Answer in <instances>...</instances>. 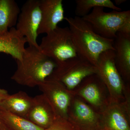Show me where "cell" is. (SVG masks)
<instances>
[{"mask_svg":"<svg viewBox=\"0 0 130 130\" xmlns=\"http://www.w3.org/2000/svg\"><path fill=\"white\" fill-rule=\"evenodd\" d=\"M17 69L11 79L24 86L35 87L43 83L57 64L36 47L25 48L21 61H16Z\"/></svg>","mask_w":130,"mask_h":130,"instance_id":"7a4b0ae2","label":"cell"},{"mask_svg":"<svg viewBox=\"0 0 130 130\" xmlns=\"http://www.w3.org/2000/svg\"><path fill=\"white\" fill-rule=\"evenodd\" d=\"M67 120L75 130H100L101 113L82 100L74 98L69 108Z\"/></svg>","mask_w":130,"mask_h":130,"instance_id":"30bf717a","label":"cell"},{"mask_svg":"<svg viewBox=\"0 0 130 130\" xmlns=\"http://www.w3.org/2000/svg\"><path fill=\"white\" fill-rule=\"evenodd\" d=\"M69 24L72 38L78 55L95 66L101 54L114 50V40L104 38L94 31L82 18H65Z\"/></svg>","mask_w":130,"mask_h":130,"instance_id":"6da1fadb","label":"cell"},{"mask_svg":"<svg viewBox=\"0 0 130 130\" xmlns=\"http://www.w3.org/2000/svg\"><path fill=\"white\" fill-rule=\"evenodd\" d=\"M96 74L106 87L111 102L123 101L125 99V86L116 67L114 50H107L101 54L95 66Z\"/></svg>","mask_w":130,"mask_h":130,"instance_id":"8992f818","label":"cell"},{"mask_svg":"<svg viewBox=\"0 0 130 130\" xmlns=\"http://www.w3.org/2000/svg\"><path fill=\"white\" fill-rule=\"evenodd\" d=\"M33 102V97L24 91H20L9 94L0 103V107L16 116L26 119Z\"/></svg>","mask_w":130,"mask_h":130,"instance_id":"2e32d148","label":"cell"},{"mask_svg":"<svg viewBox=\"0 0 130 130\" xmlns=\"http://www.w3.org/2000/svg\"><path fill=\"white\" fill-rule=\"evenodd\" d=\"M40 51L57 64L78 56L69 27L58 26L42 38Z\"/></svg>","mask_w":130,"mask_h":130,"instance_id":"277c9868","label":"cell"},{"mask_svg":"<svg viewBox=\"0 0 130 130\" xmlns=\"http://www.w3.org/2000/svg\"><path fill=\"white\" fill-rule=\"evenodd\" d=\"M41 14L40 0H28L20 9L16 29L25 38L29 46L40 49L37 42Z\"/></svg>","mask_w":130,"mask_h":130,"instance_id":"52a82bcc","label":"cell"},{"mask_svg":"<svg viewBox=\"0 0 130 130\" xmlns=\"http://www.w3.org/2000/svg\"><path fill=\"white\" fill-rule=\"evenodd\" d=\"M115 61L122 78H130V35L118 32L114 40Z\"/></svg>","mask_w":130,"mask_h":130,"instance_id":"5bb4252c","label":"cell"},{"mask_svg":"<svg viewBox=\"0 0 130 130\" xmlns=\"http://www.w3.org/2000/svg\"><path fill=\"white\" fill-rule=\"evenodd\" d=\"M75 3V14L76 16L80 18L86 16L95 7L107 8L115 11H121L120 8L110 0H76Z\"/></svg>","mask_w":130,"mask_h":130,"instance_id":"d6986e66","label":"cell"},{"mask_svg":"<svg viewBox=\"0 0 130 130\" xmlns=\"http://www.w3.org/2000/svg\"><path fill=\"white\" fill-rule=\"evenodd\" d=\"M58 118L48 101L42 94L33 97V102L26 119L45 130Z\"/></svg>","mask_w":130,"mask_h":130,"instance_id":"7c38bea8","label":"cell"},{"mask_svg":"<svg viewBox=\"0 0 130 130\" xmlns=\"http://www.w3.org/2000/svg\"><path fill=\"white\" fill-rule=\"evenodd\" d=\"M81 84V89L77 92L75 91L76 95L81 96L101 112L108 102L105 100L100 89L103 83L100 77L96 74H93L84 79Z\"/></svg>","mask_w":130,"mask_h":130,"instance_id":"4fadbf2b","label":"cell"},{"mask_svg":"<svg viewBox=\"0 0 130 130\" xmlns=\"http://www.w3.org/2000/svg\"><path fill=\"white\" fill-rule=\"evenodd\" d=\"M44 130H75L67 120L58 118L53 124Z\"/></svg>","mask_w":130,"mask_h":130,"instance_id":"ffe728a7","label":"cell"},{"mask_svg":"<svg viewBox=\"0 0 130 130\" xmlns=\"http://www.w3.org/2000/svg\"><path fill=\"white\" fill-rule=\"evenodd\" d=\"M126 96L123 101H108L100 112V130H130V100Z\"/></svg>","mask_w":130,"mask_h":130,"instance_id":"9c48e42d","label":"cell"},{"mask_svg":"<svg viewBox=\"0 0 130 130\" xmlns=\"http://www.w3.org/2000/svg\"><path fill=\"white\" fill-rule=\"evenodd\" d=\"M9 94L7 90L0 88V103L8 96Z\"/></svg>","mask_w":130,"mask_h":130,"instance_id":"44dd1931","label":"cell"},{"mask_svg":"<svg viewBox=\"0 0 130 130\" xmlns=\"http://www.w3.org/2000/svg\"><path fill=\"white\" fill-rule=\"evenodd\" d=\"M0 119L12 130H44L27 119L16 116L1 107Z\"/></svg>","mask_w":130,"mask_h":130,"instance_id":"ac0fdd59","label":"cell"},{"mask_svg":"<svg viewBox=\"0 0 130 130\" xmlns=\"http://www.w3.org/2000/svg\"><path fill=\"white\" fill-rule=\"evenodd\" d=\"M41 14L38 35L47 34L65 19L62 0H40Z\"/></svg>","mask_w":130,"mask_h":130,"instance_id":"8fae6325","label":"cell"},{"mask_svg":"<svg viewBox=\"0 0 130 130\" xmlns=\"http://www.w3.org/2000/svg\"><path fill=\"white\" fill-rule=\"evenodd\" d=\"M48 101L58 118L67 120L68 111L75 91L70 90L60 82L46 79L38 86Z\"/></svg>","mask_w":130,"mask_h":130,"instance_id":"ba28073f","label":"cell"},{"mask_svg":"<svg viewBox=\"0 0 130 130\" xmlns=\"http://www.w3.org/2000/svg\"><path fill=\"white\" fill-rule=\"evenodd\" d=\"M103 7L93 8L82 18L104 38L114 40L118 32L130 35V11L105 12Z\"/></svg>","mask_w":130,"mask_h":130,"instance_id":"3957f363","label":"cell"},{"mask_svg":"<svg viewBox=\"0 0 130 130\" xmlns=\"http://www.w3.org/2000/svg\"><path fill=\"white\" fill-rule=\"evenodd\" d=\"M20 11L14 0H0V35L16 25Z\"/></svg>","mask_w":130,"mask_h":130,"instance_id":"e0dca14e","label":"cell"},{"mask_svg":"<svg viewBox=\"0 0 130 130\" xmlns=\"http://www.w3.org/2000/svg\"><path fill=\"white\" fill-rule=\"evenodd\" d=\"M114 2L115 3V4L117 6L121 5L122 3L126 2V0H115Z\"/></svg>","mask_w":130,"mask_h":130,"instance_id":"603a6c76","label":"cell"},{"mask_svg":"<svg viewBox=\"0 0 130 130\" xmlns=\"http://www.w3.org/2000/svg\"><path fill=\"white\" fill-rule=\"evenodd\" d=\"M26 43L25 38L13 27L0 35V53L9 55L16 61H21Z\"/></svg>","mask_w":130,"mask_h":130,"instance_id":"9a60e30c","label":"cell"},{"mask_svg":"<svg viewBox=\"0 0 130 130\" xmlns=\"http://www.w3.org/2000/svg\"><path fill=\"white\" fill-rule=\"evenodd\" d=\"M96 73L95 66L78 56L57 64L46 79L59 81L68 89L73 90L87 77Z\"/></svg>","mask_w":130,"mask_h":130,"instance_id":"5b68a950","label":"cell"},{"mask_svg":"<svg viewBox=\"0 0 130 130\" xmlns=\"http://www.w3.org/2000/svg\"><path fill=\"white\" fill-rule=\"evenodd\" d=\"M0 130H12L0 119Z\"/></svg>","mask_w":130,"mask_h":130,"instance_id":"7402d4cb","label":"cell"}]
</instances>
